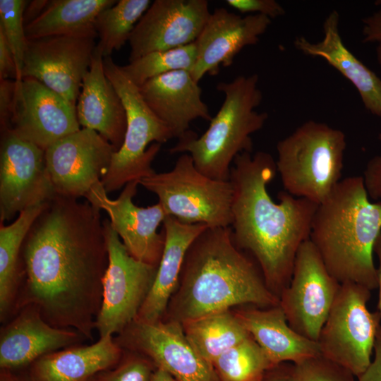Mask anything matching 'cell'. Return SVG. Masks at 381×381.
Segmentation results:
<instances>
[{
	"instance_id": "obj_1",
	"label": "cell",
	"mask_w": 381,
	"mask_h": 381,
	"mask_svg": "<svg viewBox=\"0 0 381 381\" xmlns=\"http://www.w3.org/2000/svg\"><path fill=\"white\" fill-rule=\"evenodd\" d=\"M77 200L56 194L30 229L14 315L32 305L50 325L92 340L109 256L101 210Z\"/></svg>"
},
{
	"instance_id": "obj_2",
	"label": "cell",
	"mask_w": 381,
	"mask_h": 381,
	"mask_svg": "<svg viewBox=\"0 0 381 381\" xmlns=\"http://www.w3.org/2000/svg\"><path fill=\"white\" fill-rule=\"evenodd\" d=\"M277 172L272 155L244 152L233 161V222L236 245L256 261L270 290L279 297L288 286L301 246L310 238L318 204L281 191L274 202L267 185Z\"/></svg>"
},
{
	"instance_id": "obj_3",
	"label": "cell",
	"mask_w": 381,
	"mask_h": 381,
	"mask_svg": "<svg viewBox=\"0 0 381 381\" xmlns=\"http://www.w3.org/2000/svg\"><path fill=\"white\" fill-rule=\"evenodd\" d=\"M229 227H208L193 242L162 320L181 324L235 306L270 308L279 299Z\"/></svg>"
},
{
	"instance_id": "obj_4",
	"label": "cell",
	"mask_w": 381,
	"mask_h": 381,
	"mask_svg": "<svg viewBox=\"0 0 381 381\" xmlns=\"http://www.w3.org/2000/svg\"><path fill=\"white\" fill-rule=\"evenodd\" d=\"M381 233V202L373 201L362 176L342 179L318 205L309 240L340 283L377 287L374 247Z\"/></svg>"
},
{
	"instance_id": "obj_5",
	"label": "cell",
	"mask_w": 381,
	"mask_h": 381,
	"mask_svg": "<svg viewBox=\"0 0 381 381\" xmlns=\"http://www.w3.org/2000/svg\"><path fill=\"white\" fill-rule=\"evenodd\" d=\"M258 80L259 76L252 74L218 83L216 88L224 99L207 131L198 137L190 130L169 152L188 153L200 172L229 181L231 162L238 154L252 152L251 135L262 128L268 118L266 112L255 110L262 99Z\"/></svg>"
},
{
	"instance_id": "obj_6",
	"label": "cell",
	"mask_w": 381,
	"mask_h": 381,
	"mask_svg": "<svg viewBox=\"0 0 381 381\" xmlns=\"http://www.w3.org/2000/svg\"><path fill=\"white\" fill-rule=\"evenodd\" d=\"M345 133L328 124L308 120L277 144L276 166L286 192L318 205L341 179Z\"/></svg>"
},
{
	"instance_id": "obj_7",
	"label": "cell",
	"mask_w": 381,
	"mask_h": 381,
	"mask_svg": "<svg viewBox=\"0 0 381 381\" xmlns=\"http://www.w3.org/2000/svg\"><path fill=\"white\" fill-rule=\"evenodd\" d=\"M104 69L121 99L127 119L122 146L114 152L110 167L101 180L108 193L155 173L152 163L161 145L174 137L146 104L138 87L111 56L104 58Z\"/></svg>"
},
{
	"instance_id": "obj_8",
	"label": "cell",
	"mask_w": 381,
	"mask_h": 381,
	"mask_svg": "<svg viewBox=\"0 0 381 381\" xmlns=\"http://www.w3.org/2000/svg\"><path fill=\"white\" fill-rule=\"evenodd\" d=\"M139 183L155 193L167 215L185 224L202 223L210 228L229 227L233 222V185L200 172L188 153L169 171L154 173Z\"/></svg>"
},
{
	"instance_id": "obj_9",
	"label": "cell",
	"mask_w": 381,
	"mask_h": 381,
	"mask_svg": "<svg viewBox=\"0 0 381 381\" xmlns=\"http://www.w3.org/2000/svg\"><path fill=\"white\" fill-rule=\"evenodd\" d=\"M370 291L357 284H341L318 341L322 356L356 377L372 361L381 326L378 313L368 308Z\"/></svg>"
},
{
	"instance_id": "obj_10",
	"label": "cell",
	"mask_w": 381,
	"mask_h": 381,
	"mask_svg": "<svg viewBox=\"0 0 381 381\" xmlns=\"http://www.w3.org/2000/svg\"><path fill=\"white\" fill-rule=\"evenodd\" d=\"M102 222L109 262L102 280V305L96 320L99 337L119 334L137 318L157 270V266L132 257L109 219Z\"/></svg>"
},
{
	"instance_id": "obj_11",
	"label": "cell",
	"mask_w": 381,
	"mask_h": 381,
	"mask_svg": "<svg viewBox=\"0 0 381 381\" xmlns=\"http://www.w3.org/2000/svg\"><path fill=\"white\" fill-rule=\"evenodd\" d=\"M340 286L308 239L296 254L291 280L279 295V306L296 332L318 341Z\"/></svg>"
},
{
	"instance_id": "obj_12",
	"label": "cell",
	"mask_w": 381,
	"mask_h": 381,
	"mask_svg": "<svg viewBox=\"0 0 381 381\" xmlns=\"http://www.w3.org/2000/svg\"><path fill=\"white\" fill-rule=\"evenodd\" d=\"M56 195L46 164L45 151L11 129L1 130L0 221Z\"/></svg>"
},
{
	"instance_id": "obj_13",
	"label": "cell",
	"mask_w": 381,
	"mask_h": 381,
	"mask_svg": "<svg viewBox=\"0 0 381 381\" xmlns=\"http://www.w3.org/2000/svg\"><path fill=\"white\" fill-rule=\"evenodd\" d=\"M114 340L122 349L145 356L179 381H219L212 364L187 339L181 322L136 318Z\"/></svg>"
},
{
	"instance_id": "obj_14",
	"label": "cell",
	"mask_w": 381,
	"mask_h": 381,
	"mask_svg": "<svg viewBox=\"0 0 381 381\" xmlns=\"http://www.w3.org/2000/svg\"><path fill=\"white\" fill-rule=\"evenodd\" d=\"M95 38L67 35L27 39L22 78H34L76 107Z\"/></svg>"
},
{
	"instance_id": "obj_15",
	"label": "cell",
	"mask_w": 381,
	"mask_h": 381,
	"mask_svg": "<svg viewBox=\"0 0 381 381\" xmlns=\"http://www.w3.org/2000/svg\"><path fill=\"white\" fill-rule=\"evenodd\" d=\"M80 126L76 107L63 97L34 78L15 80L8 128L18 135L45 151Z\"/></svg>"
},
{
	"instance_id": "obj_16",
	"label": "cell",
	"mask_w": 381,
	"mask_h": 381,
	"mask_svg": "<svg viewBox=\"0 0 381 381\" xmlns=\"http://www.w3.org/2000/svg\"><path fill=\"white\" fill-rule=\"evenodd\" d=\"M113 145L95 131L82 128L45 150L47 170L57 195L85 197L107 173Z\"/></svg>"
},
{
	"instance_id": "obj_17",
	"label": "cell",
	"mask_w": 381,
	"mask_h": 381,
	"mask_svg": "<svg viewBox=\"0 0 381 381\" xmlns=\"http://www.w3.org/2000/svg\"><path fill=\"white\" fill-rule=\"evenodd\" d=\"M139 180L128 183L115 200L107 196L102 182L95 184L85 197L90 204L105 211L110 223L128 253L138 260L158 266L164 247V230L159 225L167 216L159 202L140 207L133 202Z\"/></svg>"
},
{
	"instance_id": "obj_18",
	"label": "cell",
	"mask_w": 381,
	"mask_h": 381,
	"mask_svg": "<svg viewBox=\"0 0 381 381\" xmlns=\"http://www.w3.org/2000/svg\"><path fill=\"white\" fill-rule=\"evenodd\" d=\"M210 14L206 0L155 1L130 35L129 62L195 42Z\"/></svg>"
},
{
	"instance_id": "obj_19",
	"label": "cell",
	"mask_w": 381,
	"mask_h": 381,
	"mask_svg": "<svg viewBox=\"0 0 381 381\" xmlns=\"http://www.w3.org/2000/svg\"><path fill=\"white\" fill-rule=\"evenodd\" d=\"M271 24V19L260 14L243 17L226 8L212 13L195 40L197 60L190 73L196 82L208 73L217 75L220 66H230L235 56L246 46L259 42Z\"/></svg>"
},
{
	"instance_id": "obj_20",
	"label": "cell",
	"mask_w": 381,
	"mask_h": 381,
	"mask_svg": "<svg viewBox=\"0 0 381 381\" xmlns=\"http://www.w3.org/2000/svg\"><path fill=\"white\" fill-rule=\"evenodd\" d=\"M83 338L74 329L50 325L38 308L25 306L1 328L0 369H27L41 356L77 345Z\"/></svg>"
},
{
	"instance_id": "obj_21",
	"label": "cell",
	"mask_w": 381,
	"mask_h": 381,
	"mask_svg": "<svg viewBox=\"0 0 381 381\" xmlns=\"http://www.w3.org/2000/svg\"><path fill=\"white\" fill-rule=\"evenodd\" d=\"M138 88L150 109L178 140L190 131L193 120L210 121L212 119L202 99V89L189 71L167 73L147 80Z\"/></svg>"
},
{
	"instance_id": "obj_22",
	"label": "cell",
	"mask_w": 381,
	"mask_h": 381,
	"mask_svg": "<svg viewBox=\"0 0 381 381\" xmlns=\"http://www.w3.org/2000/svg\"><path fill=\"white\" fill-rule=\"evenodd\" d=\"M82 128L97 131L118 151L124 140L127 119L124 106L104 69V56L97 47L76 104Z\"/></svg>"
},
{
	"instance_id": "obj_23",
	"label": "cell",
	"mask_w": 381,
	"mask_h": 381,
	"mask_svg": "<svg viewBox=\"0 0 381 381\" xmlns=\"http://www.w3.org/2000/svg\"><path fill=\"white\" fill-rule=\"evenodd\" d=\"M296 49L311 56L324 59L356 88L362 102L371 114L381 118V79L345 46L339 31V14L332 11L323 23V38L310 42L296 37Z\"/></svg>"
},
{
	"instance_id": "obj_24",
	"label": "cell",
	"mask_w": 381,
	"mask_h": 381,
	"mask_svg": "<svg viewBox=\"0 0 381 381\" xmlns=\"http://www.w3.org/2000/svg\"><path fill=\"white\" fill-rule=\"evenodd\" d=\"M234 311L273 365L321 355L318 341L296 332L279 305L264 308L246 306Z\"/></svg>"
},
{
	"instance_id": "obj_25",
	"label": "cell",
	"mask_w": 381,
	"mask_h": 381,
	"mask_svg": "<svg viewBox=\"0 0 381 381\" xmlns=\"http://www.w3.org/2000/svg\"><path fill=\"white\" fill-rule=\"evenodd\" d=\"M165 243L150 291L137 319L156 322L163 318L177 289L187 251L198 236L209 226L202 223L185 224L167 215L164 222Z\"/></svg>"
},
{
	"instance_id": "obj_26",
	"label": "cell",
	"mask_w": 381,
	"mask_h": 381,
	"mask_svg": "<svg viewBox=\"0 0 381 381\" xmlns=\"http://www.w3.org/2000/svg\"><path fill=\"white\" fill-rule=\"evenodd\" d=\"M123 350L113 336L90 345H75L47 353L28 368L30 381H85L117 365Z\"/></svg>"
},
{
	"instance_id": "obj_27",
	"label": "cell",
	"mask_w": 381,
	"mask_h": 381,
	"mask_svg": "<svg viewBox=\"0 0 381 381\" xmlns=\"http://www.w3.org/2000/svg\"><path fill=\"white\" fill-rule=\"evenodd\" d=\"M115 0H52L42 13L25 27L26 38L67 35L96 38L95 20Z\"/></svg>"
},
{
	"instance_id": "obj_28",
	"label": "cell",
	"mask_w": 381,
	"mask_h": 381,
	"mask_svg": "<svg viewBox=\"0 0 381 381\" xmlns=\"http://www.w3.org/2000/svg\"><path fill=\"white\" fill-rule=\"evenodd\" d=\"M47 202L24 210L9 225L0 224V318L2 322L14 315L22 281L21 248L30 229Z\"/></svg>"
},
{
	"instance_id": "obj_29",
	"label": "cell",
	"mask_w": 381,
	"mask_h": 381,
	"mask_svg": "<svg viewBox=\"0 0 381 381\" xmlns=\"http://www.w3.org/2000/svg\"><path fill=\"white\" fill-rule=\"evenodd\" d=\"M182 325L193 347L211 364L222 353L250 337L231 310L211 313Z\"/></svg>"
},
{
	"instance_id": "obj_30",
	"label": "cell",
	"mask_w": 381,
	"mask_h": 381,
	"mask_svg": "<svg viewBox=\"0 0 381 381\" xmlns=\"http://www.w3.org/2000/svg\"><path fill=\"white\" fill-rule=\"evenodd\" d=\"M151 4L149 0H119L99 13L95 23L99 38L97 47L104 57L120 49L129 40L136 24Z\"/></svg>"
},
{
	"instance_id": "obj_31",
	"label": "cell",
	"mask_w": 381,
	"mask_h": 381,
	"mask_svg": "<svg viewBox=\"0 0 381 381\" xmlns=\"http://www.w3.org/2000/svg\"><path fill=\"white\" fill-rule=\"evenodd\" d=\"M212 365L219 381H260L273 366L251 336L222 353Z\"/></svg>"
},
{
	"instance_id": "obj_32",
	"label": "cell",
	"mask_w": 381,
	"mask_h": 381,
	"mask_svg": "<svg viewBox=\"0 0 381 381\" xmlns=\"http://www.w3.org/2000/svg\"><path fill=\"white\" fill-rule=\"evenodd\" d=\"M196 60L197 47L194 42L180 47L149 53L120 67L140 87L153 78L171 71L185 70L191 73Z\"/></svg>"
},
{
	"instance_id": "obj_33",
	"label": "cell",
	"mask_w": 381,
	"mask_h": 381,
	"mask_svg": "<svg viewBox=\"0 0 381 381\" xmlns=\"http://www.w3.org/2000/svg\"><path fill=\"white\" fill-rule=\"evenodd\" d=\"M28 1L0 0V29L5 35L13 52L17 71L18 80L22 78V69L27 38L25 32L23 13Z\"/></svg>"
},
{
	"instance_id": "obj_34",
	"label": "cell",
	"mask_w": 381,
	"mask_h": 381,
	"mask_svg": "<svg viewBox=\"0 0 381 381\" xmlns=\"http://www.w3.org/2000/svg\"><path fill=\"white\" fill-rule=\"evenodd\" d=\"M294 365L295 381H356L351 372L321 355Z\"/></svg>"
},
{
	"instance_id": "obj_35",
	"label": "cell",
	"mask_w": 381,
	"mask_h": 381,
	"mask_svg": "<svg viewBox=\"0 0 381 381\" xmlns=\"http://www.w3.org/2000/svg\"><path fill=\"white\" fill-rule=\"evenodd\" d=\"M155 368L154 363L145 356L123 350L117 365L104 372V381H150Z\"/></svg>"
},
{
	"instance_id": "obj_36",
	"label": "cell",
	"mask_w": 381,
	"mask_h": 381,
	"mask_svg": "<svg viewBox=\"0 0 381 381\" xmlns=\"http://www.w3.org/2000/svg\"><path fill=\"white\" fill-rule=\"evenodd\" d=\"M226 4L241 13L260 14L270 19L285 14L284 7L274 0H226Z\"/></svg>"
},
{
	"instance_id": "obj_37",
	"label": "cell",
	"mask_w": 381,
	"mask_h": 381,
	"mask_svg": "<svg viewBox=\"0 0 381 381\" xmlns=\"http://www.w3.org/2000/svg\"><path fill=\"white\" fill-rule=\"evenodd\" d=\"M362 177L369 198L381 202V153L368 162Z\"/></svg>"
},
{
	"instance_id": "obj_38",
	"label": "cell",
	"mask_w": 381,
	"mask_h": 381,
	"mask_svg": "<svg viewBox=\"0 0 381 381\" xmlns=\"http://www.w3.org/2000/svg\"><path fill=\"white\" fill-rule=\"evenodd\" d=\"M18 80V71L13 52L0 29V80Z\"/></svg>"
},
{
	"instance_id": "obj_39",
	"label": "cell",
	"mask_w": 381,
	"mask_h": 381,
	"mask_svg": "<svg viewBox=\"0 0 381 381\" xmlns=\"http://www.w3.org/2000/svg\"><path fill=\"white\" fill-rule=\"evenodd\" d=\"M15 90V80H0V123L1 130L9 126Z\"/></svg>"
},
{
	"instance_id": "obj_40",
	"label": "cell",
	"mask_w": 381,
	"mask_h": 381,
	"mask_svg": "<svg viewBox=\"0 0 381 381\" xmlns=\"http://www.w3.org/2000/svg\"><path fill=\"white\" fill-rule=\"evenodd\" d=\"M357 381H381V326L377 333L372 361Z\"/></svg>"
},
{
	"instance_id": "obj_41",
	"label": "cell",
	"mask_w": 381,
	"mask_h": 381,
	"mask_svg": "<svg viewBox=\"0 0 381 381\" xmlns=\"http://www.w3.org/2000/svg\"><path fill=\"white\" fill-rule=\"evenodd\" d=\"M260 381H295L294 365L285 362L268 368Z\"/></svg>"
},
{
	"instance_id": "obj_42",
	"label": "cell",
	"mask_w": 381,
	"mask_h": 381,
	"mask_svg": "<svg viewBox=\"0 0 381 381\" xmlns=\"http://www.w3.org/2000/svg\"><path fill=\"white\" fill-rule=\"evenodd\" d=\"M363 42L381 43V9L363 19Z\"/></svg>"
},
{
	"instance_id": "obj_43",
	"label": "cell",
	"mask_w": 381,
	"mask_h": 381,
	"mask_svg": "<svg viewBox=\"0 0 381 381\" xmlns=\"http://www.w3.org/2000/svg\"><path fill=\"white\" fill-rule=\"evenodd\" d=\"M49 1L32 0L28 1L23 13L25 27L37 18L44 11Z\"/></svg>"
},
{
	"instance_id": "obj_44",
	"label": "cell",
	"mask_w": 381,
	"mask_h": 381,
	"mask_svg": "<svg viewBox=\"0 0 381 381\" xmlns=\"http://www.w3.org/2000/svg\"><path fill=\"white\" fill-rule=\"evenodd\" d=\"M0 381H30L28 368L24 370L0 369Z\"/></svg>"
},
{
	"instance_id": "obj_45",
	"label": "cell",
	"mask_w": 381,
	"mask_h": 381,
	"mask_svg": "<svg viewBox=\"0 0 381 381\" xmlns=\"http://www.w3.org/2000/svg\"><path fill=\"white\" fill-rule=\"evenodd\" d=\"M374 253L378 259L377 270V287L378 289V301L377 306V312L378 313L381 321V233L380 234L374 247Z\"/></svg>"
},
{
	"instance_id": "obj_46",
	"label": "cell",
	"mask_w": 381,
	"mask_h": 381,
	"mask_svg": "<svg viewBox=\"0 0 381 381\" xmlns=\"http://www.w3.org/2000/svg\"><path fill=\"white\" fill-rule=\"evenodd\" d=\"M150 381H179L168 371L156 368L152 374Z\"/></svg>"
},
{
	"instance_id": "obj_47",
	"label": "cell",
	"mask_w": 381,
	"mask_h": 381,
	"mask_svg": "<svg viewBox=\"0 0 381 381\" xmlns=\"http://www.w3.org/2000/svg\"><path fill=\"white\" fill-rule=\"evenodd\" d=\"M104 372L99 373L85 381H104Z\"/></svg>"
},
{
	"instance_id": "obj_48",
	"label": "cell",
	"mask_w": 381,
	"mask_h": 381,
	"mask_svg": "<svg viewBox=\"0 0 381 381\" xmlns=\"http://www.w3.org/2000/svg\"><path fill=\"white\" fill-rule=\"evenodd\" d=\"M377 60L381 66V43H379L376 48Z\"/></svg>"
},
{
	"instance_id": "obj_49",
	"label": "cell",
	"mask_w": 381,
	"mask_h": 381,
	"mask_svg": "<svg viewBox=\"0 0 381 381\" xmlns=\"http://www.w3.org/2000/svg\"><path fill=\"white\" fill-rule=\"evenodd\" d=\"M377 138H378V140H379L380 141H381V132L379 133L378 136H377Z\"/></svg>"
}]
</instances>
